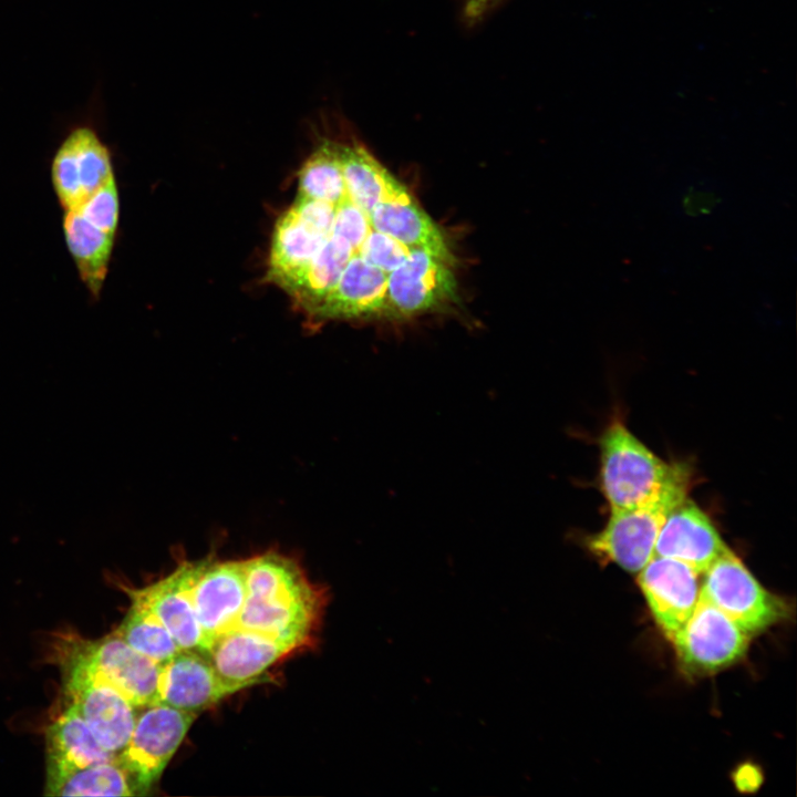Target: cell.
I'll return each mask as SVG.
<instances>
[{
  "mask_svg": "<svg viewBox=\"0 0 797 797\" xmlns=\"http://www.w3.org/2000/svg\"><path fill=\"white\" fill-rule=\"evenodd\" d=\"M246 599L237 628L276 639L299 651L317 639L327 591L313 584L300 565L268 551L245 559Z\"/></svg>",
  "mask_w": 797,
  "mask_h": 797,
  "instance_id": "6da1fadb",
  "label": "cell"
},
{
  "mask_svg": "<svg viewBox=\"0 0 797 797\" xmlns=\"http://www.w3.org/2000/svg\"><path fill=\"white\" fill-rule=\"evenodd\" d=\"M60 646L59 663L69 705L77 711L99 742L117 756L133 732L138 708L97 671L82 639L69 636Z\"/></svg>",
  "mask_w": 797,
  "mask_h": 797,
  "instance_id": "7a4b0ae2",
  "label": "cell"
},
{
  "mask_svg": "<svg viewBox=\"0 0 797 797\" xmlns=\"http://www.w3.org/2000/svg\"><path fill=\"white\" fill-rule=\"evenodd\" d=\"M690 486V467L675 463L671 476L653 500L611 511L602 530L587 538L588 549L627 571L639 572L654 555L655 541L666 516L687 497Z\"/></svg>",
  "mask_w": 797,
  "mask_h": 797,
  "instance_id": "3957f363",
  "label": "cell"
},
{
  "mask_svg": "<svg viewBox=\"0 0 797 797\" xmlns=\"http://www.w3.org/2000/svg\"><path fill=\"white\" fill-rule=\"evenodd\" d=\"M100 108L96 87L84 114L69 126L53 155L52 186L64 211L77 209L115 180L111 151L97 130Z\"/></svg>",
  "mask_w": 797,
  "mask_h": 797,
  "instance_id": "277c9868",
  "label": "cell"
},
{
  "mask_svg": "<svg viewBox=\"0 0 797 797\" xmlns=\"http://www.w3.org/2000/svg\"><path fill=\"white\" fill-rule=\"evenodd\" d=\"M600 464L601 487L611 511L653 500L675 467V463L656 456L619 420L601 435Z\"/></svg>",
  "mask_w": 797,
  "mask_h": 797,
  "instance_id": "5b68a950",
  "label": "cell"
},
{
  "mask_svg": "<svg viewBox=\"0 0 797 797\" xmlns=\"http://www.w3.org/2000/svg\"><path fill=\"white\" fill-rule=\"evenodd\" d=\"M703 575L701 593L749 635L787 618V603L766 590L731 549Z\"/></svg>",
  "mask_w": 797,
  "mask_h": 797,
  "instance_id": "8992f818",
  "label": "cell"
},
{
  "mask_svg": "<svg viewBox=\"0 0 797 797\" xmlns=\"http://www.w3.org/2000/svg\"><path fill=\"white\" fill-rule=\"evenodd\" d=\"M196 716L162 703L145 706L137 714L117 759L131 775L138 795L146 794L161 777Z\"/></svg>",
  "mask_w": 797,
  "mask_h": 797,
  "instance_id": "52a82bcc",
  "label": "cell"
},
{
  "mask_svg": "<svg viewBox=\"0 0 797 797\" xmlns=\"http://www.w3.org/2000/svg\"><path fill=\"white\" fill-rule=\"evenodd\" d=\"M749 636L701 593L694 611L672 642L686 671L711 673L741 660Z\"/></svg>",
  "mask_w": 797,
  "mask_h": 797,
  "instance_id": "ba28073f",
  "label": "cell"
},
{
  "mask_svg": "<svg viewBox=\"0 0 797 797\" xmlns=\"http://www.w3.org/2000/svg\"><path fill=\"white\" fill-rule=\"evenodd\" d=\"M190 565L192 601L210 645L217 636L237 625L246 599L245 560L207 558L190 561Z\"/></svg>",
  "mask_w": 797,
  "mask_h": 797,
  "instance_id": "9c48e42d",
  "label": "cell"
},
{
  "mask_svg": "<svg viewBox=\"0 0 797 797\" xmlns=\"http://www.w3.org/2000/svg\"><path fill=\"white\" fill-rule=\"evenodd\" d=\"M457 294L452 266L423 249H412L387 275V314L403 318L434 309Z\"/></svg>",
  "mask_w": 797,
  "mask_h": 797,
  "instance_id": "30bf717a",
  "label": "cell"
},
{
  "mask_svg": "<svg viewBox=\"0 0 797 797\" xmlns=\"http://www.w3.org/2000/svg\"><path fill=\"white\" fill-rule=\"evenodd\" d=\"M697 573L683 561L653 556L638 572V583L649 609L672 640L694 611L701 594Z\"/></svg>",
  "mask_w": 797,
  "mask_h": 797,
  "instance_id": "8fae6325",
  "label": "cell"
},
{
  "mask_svg": "<svg viewBox=\"0 0 797 797\" xmlns=\"http://www.w3.org/2000/svg\"><path fill=\"white\" fill-rule=\"evenodd\" d=\"M190 577V561H184L163 579L125 591L132 602L148 609L163 623L182 650L206 655L209 643L194 610Z\"/></svg>",
  "mask_w": 797,
  "mask_h": 797,
  "instance_id": "7c38bea8",
  "label": "cell"
},
{
  "mask_svg": "<svg viewBox=\"0 0 797 797\" xmlns=\"http://www.w3.org/2000/svg\"><path fill=\"white\" fill-rule=\"evenodd\" d=\"M293 652L271 636L236 627L217 636L206 655L219 679L235 693L265 681L262 675Z\"/></svg>",
  "mask_w": 797,
  "mask_h": 797,
  "instance_id": "4fadbf2b",
  "label": "cell"
},
{
  "mask_svg": "<svg viewBox=\"0 0 797 797\" xmlns=\"http://www.w3.org/2000/svg\"><path fill=\"white\" fill-rule=\"evenodd\" d=\"M82 645L97 671L136 708L158 703L162 665L128 645L115 631Z\"/></svg>",
  "mask_w": 797,
  "mask_h": 797,
  "instance_id": "5bb4252c",
  "label": "cell"
},
{
  "mask_svg": "<svg viewBox=\"0 0 797 797\" xmlns=\"http://www.w3.org/2000/svg\"><path fill=\"white\" fill-rule=\"evenodd\" d=\"M372 227L412 249H423L454 265L451 247L437 225L394 176L370 213Z\"/></svg>",
  "mask_w": 797,
  "mask_h": 797,
  "instance_id": "9a60e30c",
  "label": "cell"
},
{
  "mask_svg": "<svg viewBox=\"0 0 797 797\" xmlns=\"http://www.w3.org/2000/svg\"><path fill=\"white\" fill-rule=\"evenodd\" d=\"M727 549L708 516L686 497L666 516L653 556L683 561L703 575Z\"/></svg>",
  "mask_w": 797,
  "mask_h": 797,
  "instance_id": "2e32d148",
  "label": "cell"
},
{
  "mask_svg": "<svg viewBox=\"0 0 797 797\" xmlns=\"http://www.w3.org/2000/svg\"><path fill=\"white\" fill-rule=\"evenodd\" d=\"M229 694L203 653L183 650L162 665L158 703L198 715Z\"/></svg>",
  "mask_w": 797,
  "mask_h": 797,
  "instance_id": "e0dca14e",
  "label": "cell"
},
{
  "mask_svg": "<svg viewBox=\"0 0 797 797\" xmlns=\"http://www.w3.org/2000/svg\"><path fill=\"white\" fill-rule=\"evenodd\" d=\"M387 275L361 257L349 261L313 319H355L387 314Z\"/></svg>",
  "mask_w": 797,
  "mask_h": 797,
  "instance_id": "ac0fdd59",
  "label": "cell"
},
{
  "mask_svg": "<svg viewBox=\"0 0 797 797\" xmlns=\"http://www.w3.org/2000/svg\"><path fill=\"white\" fill-rule=\"evenodd\" d=\"M45 752L46 778L117 757L99 742L72 705L48 726Z\"/></svg>",
  "mask_w": 797,
  "mask_h": 797,
  "instance_id": "d6986e66",
  "label": "cell"
},
{
  "mask_svg": "<svg viewBox=\"0 0 797 797\" xmlns=\"http://www.w3.org/2000/svg\"><path fill=\"white\" fill-rule=\"evenodd\" d=\"M63 234L82 282L97 298L107 273L115 236L68 211L63 216Z\"/></svg>",
  "mask_w": 797,
  "mask_h": 797,
  "instance_id": "ffe728a7",
  "label": "cell"
},
{
  "mask_svg": "<svg viewBox=\"0 0 797 797\" xmlns=\"http://www.w3.org/2000/svg\"><path fill=\"white\" fill-rule=\"evenodd\" d=\"M46 796H133L138 795L128 772L118 762L94 764L46 778Z\"/></svg>",
  "mask_w": 797,
  "mask_h": 797,
  "instance_id": "44dd1931",
  "label": "cell"
},
{
  "mask_svg": "<svg viewBox=\"0 0 797 797\" xmlns=\"http://www.w3.org/2000/svg\"><path fill=\"white\" fill-rule=\"evenodd\" d=\"M114 631L134 650L161 665L183 651L163 623L148 609L134 602Z\"/></svg>",
  "mask_w": 797,
  "mask_h": 797,
  "instance_id": "7402d4cb",
  "label": "cell"
},
{
  "mask_svg": "<svg viewBox=\"0 0 797 797\" xmlns=\"http://www.w3.org/2000/svg\"><path fill=\"white\" fill-rule=\"evenodd\" d=\"M465 18L475 22L479 20L497 0H463Z\"/></svg>",
  "mask_w": 797,
  "mask_h": 797,
  "instance_id": "603a6c76",
  "label": "cell"
}]
</instances>
